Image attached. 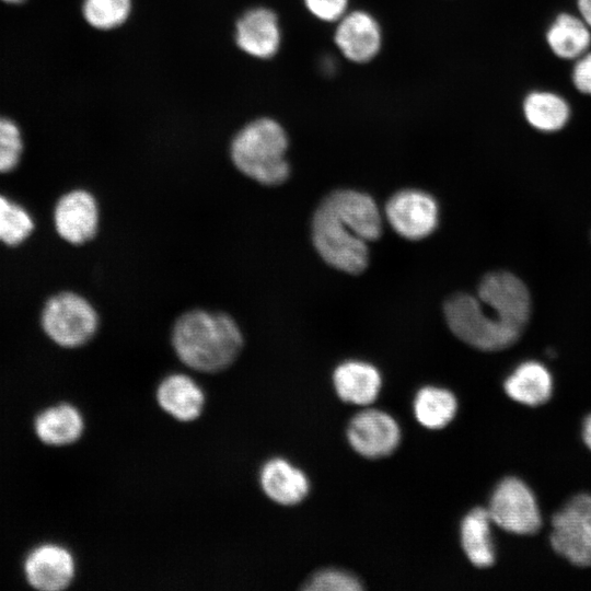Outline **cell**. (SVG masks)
I'll list each match as a JSON object with an SVG mask.
<instances>
[{"instance_id":"cell-7","label":"cell","mask_w":591,"mask_h":591,"mask_svg":"<svg viewBox=\"0 0 591 591\" xmlns=\"http://www.w3.org/2000/svg\"><path fill=\"white\" fill-rule=\"evenodd\" d=\"M493 523L507 532L530 535L541 528L535 497L519 478L508 477L496 487L487 509Z\"/></svg>"},{"instance_id":"cell-20","label":"cell","mask_w":591,"mask_h":591,"mask_svg":"<svg viewBox=\"0 0 591 591\" xmlns=\"http://www.w3.org/2000/svg\"><path fill=\"white\" fill-rule=\"evenodd\" d=\"M546 40L557 57L578 59L591 44L590 26L580 18L563 13L549 25Z\"/></svg>"},{"instance_id":"cell-18","label":"cell","mask_w":591,"mask_h":591,"mask_svg":"<svg viewBox=\"0 0 591 591\" xmlns=\"http://www.w3.org/2000/svg\"><path fill=\"white\" fill-rule=\"evenodd\" d=\"M505 390L513 401L537 406L549 398L552 378L543 364L528 361L520 364L506 380Z\"/></svg>"},{"instance_id":"cell-11","label":"cell","mask_w":591,"mask_h":591,"mask_svg":"<svg viewBox=\"0 0 591 591\" xmlns=\"http://www.w3.org/2000/svg\"><path fill=\"white\" fill-rule=\"evenodd\" d=\"M27 582L42 591L66 589L76 575V561L71 552L56 543L34 547L24 560Z\"/></svg>"},{"instance_id":"cell-15","label":"cell","mask_w":591,"mask_h":591,"mask_svg":"<svg viewBox=\"0 0 591 591\" xmlns=\"http://www.w3.org/2000/svg\"><path fill=\"white\" fill-rule=\"evenodd\" d=\"M259 484L270 500L282 506L302 501L310 486L305 474L281 457L270 459L262 466Z\"/></svg>"},{"instance_id":"cell-19","label":"cell","mask_w":591,"mask_h":591,"mask_svg":"<svg viewBox=\"0 0 591 591\" xmlns=\"http://www.w3.org/2000/svg\"><path fill=\"white\" fill-rule=\"evenodd\" d=\"M488 510L475 508L470 511L461 524V543L470 561L480 568L489 567L495 561Z\"/></svg>"},{"instance_id":"cell-16","label":"cell","mask_w":591,"mask_h":591,"mask_svg":"<svg viewBox=\"0 0 591 591\" xmlns=\"http://www.w3.org/2000/svg\"><path fill=\"white\" fill-rule=\"evenodd\" d=\"M337 395L344 402L369 405L378 397L382 379L379 370L363 361L350 360L339 364L333 374Z\"/></svg>"},{"instance_id":"cell-30","label":"cell","mask_w":591,"mask_h":591,"mask_svg":"<svg viewBox=\"0 0 591 591\" xmlns=\"http://www.w3.org/2000/svg\"><path fill=\"white\" fill-rule=\"evenodd\" d=\"M583 439L586 444L591 449V415L584 420L583 424Z\"/></svg>"},{"instance_id":"cell-2","label":"cell","mask_w":591,"mask_h":591,"mask_svg":"<svg viewBox=\"0 0 591 591\" xmlns=\"http://www.w3.org/2000/svg\"><path fill=\"white\" fill-rule=\"evenodd\" d=\"M382 230L380 211L367 194L335 190L323 199L312 219V240L321 257L336 269L359 274L368 265L367 243Z\"/></svg>"},{"instance_id":"cell-29","label":"cell","mask_w":591,"mask_h":591,"mask_svg":"<svg viewBox=\"0 0 591 591\" xmlns=\"http://www.w3.org/2000/svg\"><path fill=\"white\" fill-rule=\"evenodd\" d=\"M581 19L591 27V0H578Z\"/></svg>"},{"instance_id":"cell-5","label":"cell","mask_w":591,"mask_h":591,"mask_svg":"<svg viewBox=\"0 0 591 591\" xmlns=\"http://www.w3.org/2000/svg\"><path fill=\"white\" fill-rule=\"evenodd\" d=\"M40 326L46 336L63 348H78L88 344L97 333L100 315L82 294L61 291L45 302Z\"/></svg>"},{"instance_id":"cell-26","label":"cell","mask_w":591,"mask_h":591,"mask_svg":"<svg viewBox=\"0 0 591 591\" xmlns=\"http://www.w3.org/2000/svg\"><path fill=\"white\" fill-rule=\"evenodd\" d=\"M309 591H358L360 581L351 573L339 569H324L313 575L303 586Z\"/></svg>"},{"instance_id":"cell-27","label":"cell","mask_w":591,"mask_h":591,"mask_svg":"<svg viewBox=\"0 0 591 591\" xmlns=\"http://www.w3.org/2000/svg\"><path fill=\"white\" fill-rule=\"evenodd\" d=\"M348 0H304L308 10L326 22L339 20L347 8Z\"/></svg>"},{"instance_id":"cell-22","label":"cell","mask_w":591,"mask_h":591,"mask_svg":"<svg viewBox=\"0 0 591 591\" xmlns=\"http://www.w3.org/2000/svg\"><path fill=\"white\" fill-rule=\"evenodd\" d=\"M457 402L452 392L436 386L418 391L414 399V413L419 424L429 429H441L454 418Z\"/></svg>"},{"instance_id":"cell-9","label":"cell","mask_w":591,"mask_h":591,"mask_svg":"<svg viewBox=\"0 0 591 591\" xmlns=\"http://www.w3.org/2000/svg\"><path fill=\"white\" fill-rule=\"evenodd\" d=\"M385 216L403 237L420 240L438 224V205L430 195L417 189H404L393 195L385 206Z\"/></svg>"},{"instance_id":"cell-8","label":"cell","mask_w":591,"mask_h":591,"mask_svg":"<svg viewBox=\"0 0 591 591\" xmlns=\"http://www.w3.org/2000/svg\"><path fill=\"white\" fill-rule=\"evenodd\" d=\"M100 206L88 189L73 188L62 194L55 204L53 222L65 242L80 246L91 242L100 228Z\"/></svg>"},{"instance_id":"cell-14","label":"cell","mask_w":591,"mask_h":591,"mask_svg":"<svg viewBox=\"0 0 591 591\" xmlns=\"http://www.w3.org/2000/svg\"><path fill=\"white\" fill-rule=\"evenodd\" d=\"M155 398L162 410L182 422L196 420L206 402L200 385L185 373H171L162 379Z\"/></svg>"},{"instance_id":"cell-28","label":"cell","mask_w":591,"mask_h":591,"mask_svg":"<svg viewBox=\"0 0 591 591\" xmlns=\"http://www.w3.org/2000/svg\"><path fill=\"white\" fill-rule=\"evenodd\" d=\"M572 82L578 91L591 95V53L578 58L572 70Z\"/></svg>"},{"instance_id":"cell-10","label":"cell","mask_w":591,"mask_h":591,"mask_svg":"<svg viewBox=\"0 0 591 591\" xmlns=\"http://www.w3.org/2000/svg\"><path fill=\"white\" fill-rule=\"evenodd\" d=\"M352 449L368 459L391 454L399 443L401 430L396 420L379 409H364L352 417L347 429Z\"/></svg>"},{"instance_id":"cell-31","label":"cell","mask_w":591,"mask_h":591,"mask_svg":"<svg viewBox=\"0 0 591 591\" xmlns=\"http://www.w3.org/2000/svg\"><path fill=\"white\" fill-rule=\"evenodd\" d=\"M5 3H10V4H21L23 2H25L26 0H1Z\"/></svg>"},{"instance_id":"cell-4","label":"cell","mask_w":591,"mask_h":591,"mask_svg":"<svg viewBox=\"0 0 591 591\" xmlns=\"http://www.w3.org/2000/svg\"><path fill=\"white\" fill-rule=\"evenodd\" d=\"M288 137L275 119L262 117L244 125L232 138L230 158L247 178L265 185L285 183L290 174L286 159Z\"/></svg>"},{"instance_id":"cell-17","label":"cell","mask_w":591,"mask_h":591,"mask_svg":"<svg viewBox=\"0 0 591 591\" xmlns=\"http://www.w3.org/2000/svg\"><path fill=\"white\" fill-rule=\"evenodd\" d=\"M38 439L54 447H62L78 441L84 431V419L73 405L61 403L40 412L34 421Z\"/></svg>"},{"instance_id":"cell-21","label":"cell","mask_w":591,"mask_h":591,"mask_svg":"<svg viewBox=\"0 0 591 591\" xmlns=\"http://www.w3.org/2000/svg\"><path fill=\"white\" fill-rule=\"evenodd\" d=\"M528 123L540 131L553 132L561 129L570 117V107L560 95L547 91H534L523 102Z\"/></svg>"},{"instance_id":"cell-13","label":"cell","mask_w":591,"mask_h":591,"mask_svg":"<svg viewBox=\"0 0 591 591\" xmlns=\"http://www.w3.org/2000/svg\"><path fill=\"white\" fill-rule=\"evenodd\" d=\"M335 43L349 60L367 62L380 50L381 30L370 14L355 11L340 20L335 32Z\"/></svg>"},{"instance_id":"cell-24","label":"cell","mask_w":591,"mask_h":591,"mask_svg":"<svg viewBox=\"0 0 591 591\" xmlns=\"http://www.w3.org/2000/svg\"><path fill=\"white\" fill-rule=\"evenodd\" d=\"M131 7V0H83L82 14L93 28L109 31L128 20Z\"/></svg>"},{"instance_id":"cell-1","label":"cell","mask_w":591,"mask_h":591,"mask_svg":"<svg viewBox=\"0 0 591 591\" xmlns=\"http://www.w3.org/2000/svg\"><path fill=\"white\" fill-rule=\"evenodd\" d=\"M530 312L528 288L507 271L487 274L479 283L478 298L459 293L444 304V316L453 334L487 351L514 344L529 322Z\"/></svg>"},{"instance_id":"cell-25","label":"cell","mask_w":591,"mask_h":591,"mask_svg":"<svg viewBox=\"0 0 591 591\" xmlns=\"http://www.w3.org/2000/svg\"><path fill=\"white\" fill-rule=\"evenodd\" d=\"M24 141L19 125L0 115V173L13 171L20 163Z\"/></svg>"},{"instance_id":"cell-12","label":"cell","mask_w":591,"mask_h":591,"mask_svg":"<svg viewBox=\"0 0 591 591\" xmlns=\"http://www.w3.org/2000/svg\"><path fill=\"white\" fill-rule=\"evenodd\" d=\"M234 40L242 51L252 57H274L281 40L276 13L262 7L245 11L235 22Z\"/></svg>"},{"instance_id":"cell-6","label":"cell","mask_w":591,"mask_h":591,"mask_svg":"<svg viewBox=\"0 0 591 591\" xmlns=\"http://www.w3.org/2000/svg\"><path fill=\"white\" fill-rule=\"evenodd\" d=\"M551 544L579 567L591 566V496L572 497L552 519Z\"/></svg>"},{"instance_id":"cell-23","label":"cell","mask_w":591,"mask_h":591,"mask_svg":"<svg viewBox=\"0 0 591 591\" xmlns=\"http://www.w3.org/2000/svg\"><path fill=\"white\" fill-rule=\"evenodd\" d=\"M34 228L33 217L22 205L0 195V243L19 246L31 236Z\"/></svg>"},{"instance_id":"cell-3","label":"cell","mask_w":591,"mask_h":591,"mask_svg":"<svg viewBox=\"0 0 591 591\" xmlns=\"http://www.w3.org/2000/svg\"><path fill=\"white\" fill-rule=\"evenodd\" d=\"M171 344L176 357L187 368L201 373H218L239 358L244 336L232 315L195 308L175 320Z\"/></svg>"}]
</instances>
